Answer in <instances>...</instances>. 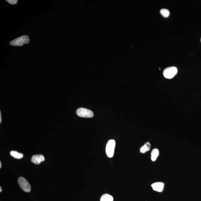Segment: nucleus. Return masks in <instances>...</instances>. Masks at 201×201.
I'll return each mask as SVG.
<instances>
[{"mask_svg":"<svg viewBox=\"0 0 201 201\" xmlns=\"http://www.w3.org/2000/svg\"><path fill=\"white\" fill-rule=\"evenodd\" d=\"M77 115L78 116L84 118H92L93 116V111L87 109L81 108L76 111Z\"/></svg>","mask_w":201,"mask_h":201,"instance_id":"39448f33","label":"nucleus"},{"mask_svg":"<svg viewBox=\"0 0 201 201\" xmlns=\"http://www.w3.org/2000/svg\"><path fill=\"white\" fill-rule=\"evenodd\" d=\"M115 146V140L111 139L109 140L106 147V154L109 158H112L113 156Z\"/></svg>","mask_w":201,"mask_h":201,"instance_id":"f03ea898","label":"nucleus"},{"mask_svg":"<svg viewBox=\"0 0 201 201\" xmlns=\"http://www.w3.org/2000/svg\"><path fill=\"white\" fill-rule=\"evenodd\" d=\"M161 14L164 17H168L170 15V12L167 9H162L160 11Z\"/></svg>","mask_w":201,"mask_h":201,"instance_id":"f8f14e48","label":"nucleus"},{"mask_svg":"<svg viewBox=\"0 0 201 201\" xmlns=\"http://www.w3.org/2000/svg\"><path fill=\"white\" fill-rule=\"evenodd\" d=\"M18 183L23 190L26 192H30L31 190V186L29 183L24 177H19L18 180Z\"/></svg>","mask_w":201,"mask_h":201,"instance_id":"7ed1b4c3","label":"nucleus"},{"mask_svg":"<svg viewBox=\"0 0 201 201\" xmlns=\"http://www.w3.org/2000/svg\"><path fill=\"white\" fill-rule=\"evenodd\" d=\"M200 41H201V38Z\"/></svg>","mask_w":201,"mask_h":201,"instance_id":"f3484780","label":"nucleus"},{"mask_svg":"<svg viewBox=\"0 0 201 201\" xmlns=\"http://www.w3.org/2000/svg\"><path fill=\"white\" fill-rule=\"evenodd\" d=\"M45 158L43 155L39 154L33 156L31 158V161L35 164L39 165L41 162L45 161Z\"/></svg>","mask_w":201,"mask_h":201,"instance_id":"423d86ee","label":"nucleus"},{"mask_svg":"<svg viewBox=\"0 0 201 201\" xmlns=\"http://www.w3.org/2000/svg\"><path fill=\"white\" fill-rule=\"evenodd\" d=\"M30 38L27 35H23L10 42V45L14 46H23L24 44L29 43Z\"/></svg>","mask_w":201,"mask_h":201,"instance_id":"f257e3e1","label":"nucleus"},{"mask_svg":"<svg viewBox=\"0 0 201 201\" xmlns=\"http://www.w3.org/2000/svg\"><path fill=\"white\" fill-rule=\"evenodd\" d=\"M11 156L16 159H21L23 157V154L21 153H18L16 151H11L10 152Z\"/></svg>","mask_w":201,"mask_h":201,"instance_id":"9b49d317","label":"nucleus"},{"mask_svg":"<svg viewBox=\"0 0 201 201\" xmlns=\"http://www.w3.org/2000/svg\"><path fill=\"white\" fill-rule=\"evenodd\" d=\"M1 119H2V118H1V112H0V123H1Z\"/></svg>","mask_w":201,"mask_h":201,"instance_id":"4468645a","label":"nucleus"},{"mask_svg":"<svg viewBox=\"0 0 201 201\" xmlns=\"http://www.w3.org/2000/svg\"><path fill=\"white\" fill-rule=\"evenodd\" d=\"M159 151L158 149H154L151 153V159L152 161H155L159 156Z\"/></svg>","mask_w":201,"mask_h":201,"instance_id":"6e6552de","label":"nucleus"},{"mask_svg":"<svg viewBox=\"0 0 201 201\" xmlns=\"http://www.w3.org/2000/svg\"><path fill=\"white\" fill-rule=\"evenodd\" d=\"M6 1L11 5H15L18 2L17 0H7Z\"/></svg>","mask_w":201,"mask_h":201,"instance_id":"ddd939ff","label":"nucleus"},{"mask_svg":"<svg viewBox=\"0 0 201 201\" xmlns=\"http://www.w3.org/2000/svg\"><path fill=\"white\" fill-rule=\"evenodd\" d=\"M151 186L154 191L161 192L163 191L164 184L163 183L159 182L154 183L151 185Z\"/></svg>","mask_w":201,"mask_h":201,"instance_id":"0eeeda50","label":"nucleus"},{"mask_svg":"<svg viewBox=\"0 0 201 201\" xmlns=\"http://www.w3.org/2000/svg\"><path fill=\"white\" fill-rule=\"evenodd\" d=\"M2 163H1V161L0 162V168H1V167H2Z\"/></svg>","mask_w":201,"mask_h":201,"instance_id":"2eb2a0df","label":"nucleus"},{"mask_svg":"<svg viewBox=\"0 0 201 201\" xmlns=\"http://www.w3.org/2000/svg\"><path fill=\"white\" fill-rule=\"evenodd\" d=\"M113 198L111 195L105 194L103 195L100 198V201H113Z\"/></svg>","mask_w":201,"mask_h":201,"instance_id":"9d476101","label":"nucleus"},{"mask_svg":"<svg viewBox=\"0 0 201 201\" xmlns=\"http://www.w3.org/2000/svg\"><path fill=\"white\" fill-rule=\"evenodd\" d=\"M151 144L149 142H147L140 149V152L142 154L145 153L149 151L151 149Z\"/></svg>","mask_w":201,"mask_h":201,"instance_id":"1a4fd4ad","label":"nucleus"},{"mask_svg":"<svg viewBox=\"0 0 201 201\" xmlns=\"http://www.w3.org/2000/svg\"><path fill=\"white\" fill-rule=\"evenodd\" d=\"M2 187H1V186H0V192H2Z\"/></svg>","mask_w":201,"mask_h":201,"instance_id":"dca6fc26","label":"nucleus"},{"mask_svg":"<svg viewBox=\"0 0 201 201\" xmlns=\"http://www.w3.org/2000/svg\"><path fill=\"white\" fill-rule=\"evenodd\" d=\"M177 67H168L164 70L163 75L166 78L171 79L177 75Z\"/></svg>","mask_w":201,"mask_h":201,"instance_id":"20e7f679","label":"nucleus"}]
</instances>
